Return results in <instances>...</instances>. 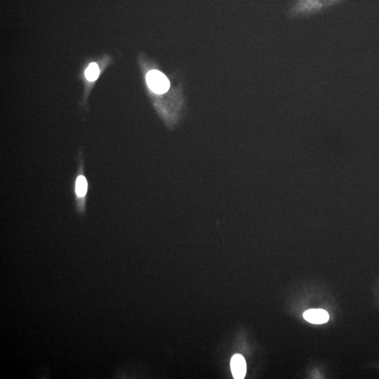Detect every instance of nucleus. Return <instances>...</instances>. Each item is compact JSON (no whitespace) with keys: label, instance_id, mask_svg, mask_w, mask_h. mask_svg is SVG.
I'll return each instance as SVG.
<instances>
[{"label":"nucleus","instance_id":"obj_1","mask_svg":"<svg viewBox=\"0 0 379 379\" xmlns=\"http://www.w3.org/2000/svg\"><path fill=\"white\" fill-rule=\"evenodd\" d=\"M146 81L150 88L154 93L159 94L166 93L170 88V83L168 78L162 72L156 70L148 73Z\"/></svg>","mask_w":379,"mask_h":379},{"label":"nucleus","instance_id":"obj_2","mask_svg":"<svg viewBox=\"0 0 379 379\" xmlns=\"http://www.w3.org/2000/svg\"><path fill=\"white\" fill-rule=\"evenodd\" d=\"M230 368L234 378H244L246 373V364L244 357L241 354H234L231 359Z\"/></svg>","mask_w":379,"mask_h":379},{"label":"nucleus","instance_id":"obj_3","mask_svg":"<svg viewBox=\"0 0 379 379\" xmlns=\"http://www.w3.org/2000/svg\"><path fill=\"white\" fill-rule=\"evenodd\" d=\"M304 318L308 322L314 324H322L328 322L330 316L323 309H310L304 314Z\"/></svg>","mask_w":379,"mask_h":379},{"label":"nucleus","instance_id":"obj_4","mask_svg":"<svg viewBox=\"0 0 379 379\" xmlns=\"http://www.w3.org/2000/svg\"><path fill=\"white\" fill-rule=\"evenodd\" d=\"M88 192V182L82 176L78 177L76 182V192L79 197H84Z\"/></svg>","mask_w":379,"mask_h":379},{"label":"nucleus","instance_id":"obj_5","mask_svg":"<svg viewBox=\"0 0 379 379\" xmlns=\"http://www.w3.org/2000/svg\"><path fill=\"white\" fill-rule=\"evenodd\" d=\"M99 73H100V70H99L98 65L96 64H92L86 69L85 76L88 81L94 82L98 78Z\"/></svg>","mask_w":379,"mask_h":379}]
</instances>
